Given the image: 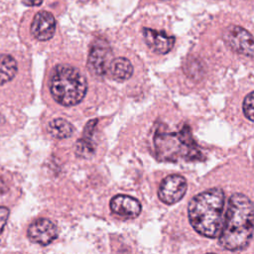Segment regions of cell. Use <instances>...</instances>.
I'll return each mask as SVG.
<instances>
[{"label": "cell", "instance_id": "obj_2", "mask_svg": "<svg viewBox=\"0 0 254 254\" xmlns=\"http://www.w3.org/2000/svg\"><path fill=\"white\" fill-rule=\"evenodd\" d=\"M224 192L219 188L206 190L193 196L188 206L190 223L200 235L219 237L223 226Z\"/></svg>", "mask_w": 254, "mask_h": 254}, {"label": "cell", "instance_id": "obj_16", "mask_svg": "<svg viewBox=\"0 0 254 254\" xmlns=\"http://www.w3.org/2000/svg\"><path fill=\"white\" fill-rule=\"evenodd\" d=\"M242 109L244 115L251 121L254 122V91L246 95L243 100Z\"/></svg>", "mask_w": 254, "mask_h": 254}, {"label": "cell", "instance_id": "obj_3", "mask_svg": "<svg viewBox=\"0 0 254 254\" xmlns=\"http://www.w3.org/2000/svg\"><path fill=\"white\" fill-rule=\"evenodd\" d=\"M50 89L54 99L59 104L72 106L78 104L85 96L87 83L78 69L60 64L53 72Z\"/></svg>", "mask_w": 254, "mask_h": 254}, {"label": "cell", "instance_id": "obj_13", "mask_svg": "<svg viewBox=\"0 0 254 254\" xmlns=\"http://www.w3.org/2000/svg\"><path fill=\"white\" fill-rule=\"evenodd\" d=\"M97 123V120H90L84 129V136L79 139L76 143V148H75V153L78 157L82 158H87L90 155L93 154L94 152V145L91 142V135L93 133L94 127Z\"/></svg>", "mask_w": 254, "mask_h": 254}, {"label": "cell", "instance_id": "obj_10", "mask_svg": "<svg viewBox=\"0 0 254 254\" xmlns=\"http://www.w3.org/2000/svg\"><path fill=\"white\" fill-rule=\"evenodd\" d=\"M31 32L39 41L50 40L56 32V20L53 14L48 11L38 12L32 22Z\"/></svg>", "mask_w": 254, "mask_h": 254}, {"label": "cell", "instance_id": "obj_18", "mask_svg": "<svg viewBox=\"0 0 254 254\" xmlns=\"http://www.w3.org/2000/svg\"><path fill=\"white\" fill-rule=\"evenodd\" d=\"M7 190H8V188L6 187V185H5V183L3 182V180L0 179V193H4V192H6Z\"/></svg>", "mask_w": 254, "mask_h": 254}, {"label": "cell", "instance_id": "obj_7", "mask_svg": "<svg viewBox=\"0 0 254 254\" xmlns=\"http://www.w3.org/2000/svg\"><path fill=\"white\" fill-rule=\"evenodd\" d=\"M27 234L32 242L46 246L57 238L58 231L51 220L40 218L30 224Z\"/></svg>", "mask_w": 254, "mask_h": 254}, {"label": "cell", "instance_id": "obj_5", "mask_svg": "<svg viewBox=\"0 0 254 254\" xmlns=\"http://www.w3.org/2000/svg\"><path fill=\"white\" fill-rule=\"evenodd\" d=\"M223 39L233 52L248 58L254 57V37L246 29L230 26L225 30Z\"/></svg>", "mask_w": 254, "mask_h": 254}, {"label": "cell", "instance_id": "obj_9", "mask_svg": "<svg viewBox=\"0 0 254 254\" xmlns=\"http://www.w3.org/2000/svg\"><path fill=\"white\" fill-rule=\"evenodd\" d=\"M112 213L125 218H135L141 213L140 201L127 194H117L113 196L109 203Z\"/></svg>", "mask_w": 254, "mask_h": 254}, {"label": "cell", "instance_id": "obj_4", "mask_svg": "<svg viewBox=\"0 0 254 254\" xmlns=\"http://www.w3.org/2000/svg\"><path fill=\"white\" fill-rule=\"evenodd\" d=\"M156 154L160 161H173L179 159L197 160L201 159L189 126H185L180 132L166 133L157 132L154 136Z\"/></svg>", "mask_w": 254, "mask_h": 254}, {"label": "cell", "instance_id": "obj_8", "mask_svg": "<svg viewBox=\"0 0 254 254\" xmlns=\"http://www.w3.org/2000/svg\"><path fill=\"white\" fill-rule=\"evenodd\" d=\"M109 48L108 45L102 41H96L92 45L88 60H87V66L93 74L97 76H102L107 71V62L109 58Z\"/></svg>", "mask_w": 254, "mask_h": 254}, {"label": "cell", "instance_id": "obj_17", "mask_svg": "<svg viewBox=\"0 0 254 254\" xmlns=\"http://www.w3.org/2000/svg\"><path fill=\"white\" fill-rule=\"evenodd\" d=\"M9 217V209L6 206H0V234L2 233Z\"/></svg>", "mask_w": 254, "mask_h": 254}, {"label": "cell", "instance_id": "obj_19", "mask_svg": "<svg viewBox=\"0 0 254 254\" xmlns=\"http://www.w3.org/2000/svg\"><path fill=\"white\" fill-rule=\"evenodd\" d=\"M43 0H32L30 3H26V4H29V5H40L42 3Z\"/></svg>", "mask_w": 254, "mask_h": 254}, {"label": "cell", "instance_id": "obj_20", "mask_svg": "<svg viewBox=\"0 0 254 254\" xmlns=\"http://www.w3.org/2000/svg\"><path fill=\"white\" fill-rule=\"evenodd\" d=\"M206 254H215V253H206Z\"/></svg>", "mask_w": 254, "mask_h": 254}, {"label": "cell", "instance_id": "obj_12", "mask_svg": "<svg viewBox=\"0 0 254 254\" xmlns=\"http://www.w3.org/2000/svg\"><path fill=\"white\" fill-rule=\"evenodd\" d=\"M107 69L111 77L118 81L129 79L133 73L132 64L126 58H116L112 60Z\"/></svg>", "mask_w": 254, "mask_h": 254}, {"label": "cell", "instance_id": "obj_14", "mask_svg": "<svg viewBox=\"0 0 254 254\" xmlns=\"http://www.w3.org/2000/svg\"><path fill=\"white\" fill-rule=\"evenodd\" d=\"M73 126L67 120L64 118L53 119L48 125L49 133L58 139H65L72 135Z\"/></svg>", "mask_w": 254, "mask_h": 254}, {"label": "cell", "instance_id": "obj_1", "mask_svg": "<svg viewBox=\"0 0 254 254\" xmlns=\"http://www.w3.org/2000/svg\"><path fill=\"white\" fill-rule=\"evenodd\" d=\"M254 232V204L243 193L232 194L227 203L219 244L230 251L246 248Z\"/></svg>", "mask_w": 254, "mask_h": 254}, {"label": "cell", "instance_id": "obj_11", "mask_svg": "<svg viewBox=\"0 0 254 254\" xmlns=\"http://www.w3.org/2000/svg\"><path fill=\"white\" fill-rule=\"evenodd\" d=\"M143 36L147 46L159 55L169 53L175 45V37L168 36L164 31L143 28Z\"/></svg>", "mask_w": 254, "mask_h": 254}, {"label": "cell", "instance_id": "obj_6", "mask_svg": "<svg viewBox=\"0 0 254 254\" xmlns=\"http://www.w3.org/2000/svg\"><path fill=\"white\" fill-rule=\"evenodd\" d=\"M188 186L186 179L181 175H170L160 184L158 196L166 204H174L186 194Z\"/></svg>", "mask_w": 254, "mask_h": 254}, {"label": "cell", "instance_id": "obj_15", "mask_svg": "<svg viewBox=\"0 0 254 254\" xmlns=\"http://www.w3.org/2000/svg\"><path fill=\"white\" fill-rule=\"evenodd\" d=\"M17 63L9 55H0V85L10 81L16 74Z\"/></svg>", "mask_w": 254, "mask_h": 254}]
</instances>
